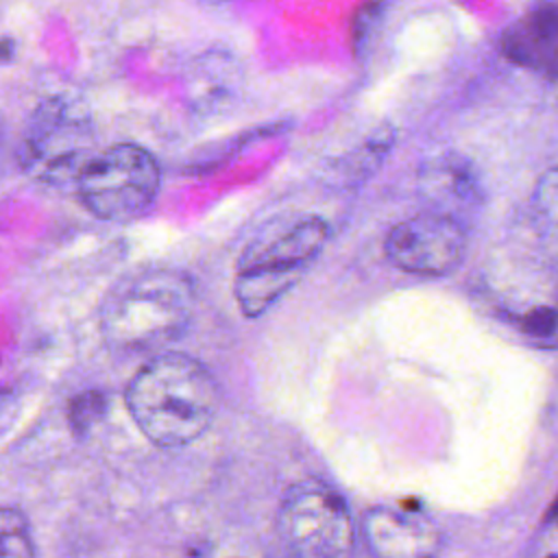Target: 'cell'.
Segmentation results:
<instances>
[{"label": "cell", "instance_id": "cell-12", "mask_svg": "<svg viewBox=\"0 0 558 558\" xmlns=\"http://www.w3.org/2000/svg\"><path fill=\"white\" fill-rule=\"evenodd\" d=\"M379 11H381L379 0H371L368 4L360 7V11L355 13V26H353L355 39H362V37H364V33H366L368 26L375 22V17L379 15Z\"/></svg>", "mask_w": 558, "mask_h": 558}, {"label": "cell", "instance_id": "cell-3", "mask_svg": "<svg viewBox=\"0 0 558 558\" xmlns=\"http://www.w3.org/2000/svg\"><path fill=\"white\" fill-rule=\"evenodd\" d=\"M159 179V166L146 148L116 144L81 166L76 190L96 218L124 222L153 205Z\"/></svg>", "mask_w": 558, "mask_h": 558}, {"label": "cell", "instance_id": "cell-2", "mask_svg": "<svg viewBox=\"0 0 558 558\" xmlns=\"http://www.w3.org/2000/svg\"><path fill=\"white\" fill-rule=\"evenodd\" d=\"M194 292L187 277L153 268L122 279L105 299L100 327L120 351L140 353L174 342L187 327Z\"/></svg>", "mask_w": 558, "mask_h": 558}, {"label": "cell", "instance_id": "cell-10", "mask_svg": "<svg viewBox=\"0 0 558 558\" xmlns=\"http://www.w3.org/2000/svg\"><path fill=\"white\" fill-rule=\"evenodd\" d=\"M425 181L429 198L436 205V209L432 211L445 214V207L471 205L477 196L473 174H466L462 166H453L449 161H442L438 168H432Z\"/></svg>", "mask_w": 558, "mask_h": 558}, {"label": "cell", "instance_id": "cell-4", "mask_svg": "<svg viewBox=\"0 0 558 558\" xmlns=\"http://www.w3.org/2000/svg\"><path fill=\"white\" fill-rule=\"evenodd\" d=\"M277 532L292 554L305 558L342 556L355 538L344 499L320 480L288 488L277 510Z\"/></svg>", "mask_w": 558, "mask_h": 558}, {"label": "cell", "instance_id": "cell-13", "mask_svg": "<svg viewBox=\"0 0 558 558\" xmlns=\"http://www.w3.org/2000/svg\"><path fill=\"white\" fill-rule=\"evenodd\" d=\"M9 54H11L9 41H0V59H2V57H9Z\"/></svg>", "mask_w": 558, "mask_h": 558}, {"label": "cell", "instance_id": "cell-5", "mask_svg": "<svg viewBox=\"0 0 558 558\" xmlns=\"http://www.w3.org/2000/svg\"><path fill=\"white\" fill-rule=\"evenodd\" d=\"M464 227L460 220L427 211L399 222L386 238L388 259L412 275L440 277L451 272L464 255Z\"/></svg>", "mask_w": 558, "mask_h": 558}, {"label": "cell", "instance_id": "cell-6", "mask_svg": "<svg viewBox=\"0 0 558 558\" xmlns=\"http://www.w3.org/2000/svg\"><path fill=\"white\" fill-rule=\"evenodd\" d=\"M327 240V225L318 216H301L262 231L240 255L238 268H266L303 275Z\"/></svg>", "mask_w": 558, "mask_h": 558}, {"label": "cell", "instance_id": "cell-11", "mask_svg": "<svg viewBox=\"0 0 558 558\" xmlns=\"http://www.w3.org/2000/svg\"><path fill=\"white\" fill-rule=\"evenodd\" d=\"M31 532L24 514L17 508L0 506V556H33Z\"/></svg>", "mask_w": 558, "mask_h": 558}, {"label": "cell", "instance_id": "cell-8", "mask_svg": "<svg viewBox=\"0 0 558 558\" xmlns=\"http://www.w3.org/2000/svg\"><path fill=\"white\" fill-rule=\"evenodd\" d=\"M368 547L381 556H425L438 545L429 521L410 512L375 508L362 523Z\"/></svg>", "mask_w": 558, "mask_h": 558}, {"label": "cell", "instance_id": "cell-9", "mask_svg": "<svg viewBox=\"0 0 558 558\" xmlns=\"http://www.w3.org/2000/svg\"><path fill=\"white\" fill-rule=\"evenodd\" d=\"M534 229L545 253L558 262V166L545 170L532 194Z\"/></svg>", "mask_w": 558, "mask_h": 558}, {"label": "cell", "instance_id": "cell-1", "mask_svg": "<svg viewBox=\"0 0 558 558\" xmlns=\"http://www.w3.org/2000/svg\"><path fill=\"white\" fill-rule=\"evenodd\" d=\"M220 403L211 373L185 353H161L126 386V408L144 436L163 449L201 438Z\"/></svg>", "mask_w": 558, "mask_h": 558}, {"label": "cell", "instance_id": "cell-7", "mask_svg": "<svg viewBox=\"0 0 558 558\" xmlns=\"http://www.w3.org/2000/svg\"><path fill=\"white\" fill-rule=\"evenodd\" d=\"M508 61L547 81H558V0H543L521 13L501 35Z\"/></svg>", "mask_w": 558, "mask_h": 558}]
</instances>
